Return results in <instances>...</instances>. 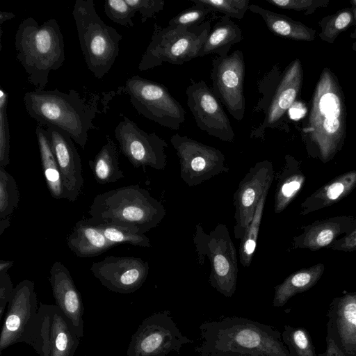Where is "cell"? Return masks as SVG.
I'll list each match as a JSON object with an SVG mask.
<instances>
[{"label":"cell","instance_id":"obj_30","mask_svg":"<svg viewBox=\"0 0 356 356\" xmlns=\"http://www.w3.org/2000/svg\"><path fill=\"white\" fill-rule=\"evenodd\" d=\"M335 309L334 319L342 347L350 348L351 353H356V292L348 293L337 298L332 302ZM350 350L349 352H350Z\"/></svg>","mask_w":356,"mask_h":356},{"label":"cell","instance_id":"obj_45","mask_svg":"<svg viewBox=\"0 0 356 356\" xmlns=\"http://www.w3.org/2000/svg\"><path fill=\"white\" fill-rule=\"evenodd\" d=\"M199 356H254L249 354H241L229 351H209V350H195Z\"/></svg>","mask_w":356,"mask_h":356},{"label":"cell","instance_id":"obj_44","mask_svg":"<svg viewBox=\"0 0 356 356\" xmlns=\"http://www.w3.org/2000/svg\"><path fill=\"white\" fill-rule=\"evenodd\" d=\"M329 249L341 252L356 251V227L346 235L337 239Z\"/></svg>","mask_w":356,"mask_h":356},{"label":"cell","instance_id":"obj_22","mask_svg":"<svg viewBox=\"0 0 356 356\" xmlns=\"http://www.w3.org/2000/svg\"><path fill=\"white\" fill-rule=\"evenodd\" d=\"M49 282L56 305L72 322L79 337H83L84 305L68 269L60 261L51 267Z\"/></svg>","mask_w":356,"mask_h":356},{"label":"cell","instance_id":"obj_12","mask_svg":"<svg viewBox=\"0 0 356 356\" xmlns=\"http://www.w3.org/2000/svg\"><path fill=\"white\" fill-rule=\"evenodd\" d=\"M192 343L193 340L180 332L170 312L164 310L141 322L131 337L127 356H164Z\"/></svg>","mask_w":356,"mask_h":356},{"label":"cell","instance_id":"obj_49","mask_svg":"<svg viewBox=\"0 0 356 356\" xmlns=\"http://www.w3.org/2000/svg\"><path fill=\"white\" fill-rule=\"evenodd\" d=\"M351 10H352L353 17H354V22L355 24V28L354 31H353V33H351L350 38L355 39L356 38V7H353L351 8Z\"/></svg>","mask_w":356,"mask_h":356},{"label":"cell","instance_id":"obj_34","mask_svg":"<svg viewBox=\"0 0 356 356\" xmlns=\"http://www.w3.org/2000/svg\"><path fill=\"white\" fill-rule=\"evenodd\" d=\"M98 226L105 237L114 245L130 244L141 248H151L149 238L135 227L116 224H100Z\"/></svg>","mask_w":356,"mask_h":356},{"label":"cell","instance_id":"obj_3","mask_svg":"<svg viewBox=\"0 0 356 356\" xmlns=\"http://www.w3.org/2000/svg\"><path fill=\"white\" fill-rule=\"evenodd\" d=\"M24 103L28 114L38 123L54 127L67 134L85 149L88 131L98 129L93 124L95 105H89L74 89L67 93L58 88L33 90L24 94Z\"/></svg>","mask_w":356,"mask_h":356},{"label":"cell","instance_id":"obj_13","mask_svg":"<svg viewBox=\"0 0 356 356\" xmlns=\"http://www.w3.org/2000/svg\"><path fill=\"white\" fill-rule=\"evenodd\" d=\"M170 140L179 158L180 177L188 186L228 172L225 156L218 149L179 134L172 135Z\"/></svg>","mask_w":356,"mask_h":356},{"label":"cell","instance_id":"obj_23","mask_svg":"<svg viewBox=\"0 0 356 356\" xmlns=\"http://www.w3.org/2000/svg\"><path fill=\"white\" fill-rule=\"evenodd\" d=\"M356 188V170L339 175L309 195L300 204V216H306L337 203Z\"/></svg>","mask_w":356,"mask_h":356},{"label":"cell","instance_id":"obj_46","mask_svg":"<svg viewBox=\"0 0 356 356\" xmlns=\"http://www.w3.org/2000/svg\"><path fill=\"white\" fill-rule=\"evenodd\" d=\"M320 356H345V355L341 350H339L334 341L330 338L326 352L324 354L320 355Z\"/></svg>","mask_w":356,"mask_h":356},{"label":"cell","instance_id":"obj_43","mask_svg":"<svg viewBox=\"0 0 356 356\" xmlns=\"http://www.w3.org/2000/svg\"><path fill=\"white\" fill-rule=\"evenodd\" d=\"M13 289V284L8 273H0V319L3 318Z\"/></svg>","mask_w":356,"mask_h":356},{"label":"cell","instance_id":"obj_2","mask_svg":"<svg viewBox=\"0 0 356 356\" xmlns=\"http://www.w3.org/2000/svg\"><path fill=\"white\" fill-rule=\"evenodd\" d=\"M346 108L338 79L330 69L322 71L316 83L307 132L323 163L330 161L343 145Z\"/></svg>","mask_w":356,"mask_h":356},{"label":"cell","instance_id":"obj_14","mask_svg":"<svg viewBox=\"0 0 356 356\" xmlns=\"http://www.w3.org/2000/svg\"><path fill=\"white\" fill-rule=\"evenodd\" d=\"M121 152L135 168L149 166L162 170L166 166L167 142L156 133L148 134L126 116L115 129Z\"/></svg>","mask_w":356,"mask_h":356},{"label":"cell","instance_id":"obj_42","mask_svg":"<svg viewBox=\"0 0 356 356\" xmlns=\"http://www.w3.org/2000/svg\"><path fill=\"white\" fill-rule=\"evenodd\" d=\"M126 2L140 13L142 23L161 11L165 4L163 0H126Z\"/></svg>","mask_w":356,"mask_h":356},{"label":"cell","instance_id":"obj_39","mask_svg":"<svg viewBox=\"0 0 356 356\" xmlns=\"http://www.w3.org/2000/svg\"><path fill=\"white\" fill-rule=\"evenodd\" d=\"M104 12L114 23L126 27H133L132 18L136 12L126 0H108L104 2Z\"/></svg>","mask_w":356,"mask_h":356},{"label":"cell","instance_id":"obj_29","mask_svg":"<svg viewBox=\"0 0 356 356\" xmlns=\"http://www.w3.org/2000/svg\"><path fill=\"white\" fill-rule=\"evenodd\" d=\"M41 164L48 190L54 199H67L61 173L54 154L47 131L35 129Z\"/></svg>","mask_w":356,"mask_h":356},{"label":"cell","instance_id":"obj_4","mask_svg":"<svg viewBox=\"0 0 356 356\" xmlns=\"http://www.w3.org/2000/svg\"><path fill=\"white\" fill-rule=\"evenodd\" d=\"M17 59L35 90H43L51 71L65 61L63 35L58 22L51 18L41 25L31 17L24 19L15 33Z\"/></svg>","mask_w":356,"mask_h":356},{"label":"cell","instance_id":"obj_16","mask_svg":"<svg viewBox=\"0 0 356 356\" xmlns=\"http://www.w3.org/2000/svg\"><path fill=\"white\" fill-rule=\"evenodd\" d=\"M191 81L186 90L187 105L197 127L222 141H234L231 122L212 89L202 80Z\"/></svg>","mask_w":356,"mask_h":356},{"label":"cell","instance_id":"obj_7","mask_svg":"<svg viewBox=\"0 0 356 356\" xmlns=\"http://www.w3.org/2000/svg\"><path fill=\"white\" fill-rule=\"evenodd\" d=\"M72 15L86 65L95 78L101 79L119 55L122 35L102 19L93 0H76Z\"/></svg>","mask_w":356,"mask_h":356},{"label":"cell","instance_id":"obj_36","mask_svg":"<svg viewBox=\"0 0 356 356\" xmlns=\"http://www.w3.org/2000/svg\"><path fill=\"white\" fill-rule=\"evenodd\" d=\"M205 6L210 11L221 13L229 18L241 19L250 6L249 0H190Z\"/></svg>","mask_w":356,"mask_h":356},{"label":"cell","instance_id":"obj_9","mask_svg":"<svg viewBox=\"0 0 356 356\" xmlns=\"http://www.w3.org/2000/svg\"><path fill=\"white\" fill-rule=\"evenodd\" d=\"M34 282L24 280L14 287L0 334V353L25 343L40 355L42 351L40 317Z\"/></svg>","mask_w":356,"mask_h":356},{"label":"cell","instance_id":"obj_1","mask_svg":"<svg viewBox=\"0 0 356 356\" xmlns=\"http://www.w3.org/2000/svg\"><path fill=\"white\" fill-rule=\"evenodd\" d=\"M195 350L229 351L254 356H290L281 334L271 326L238 316L202 323Z\"/></svg>","mask_w":356,"mask_h":356},{"label":"cell","instance_id":"obj_17","mask_svg":"<svg viewBox=\"0 0 356 356\" xmlns=\"http://www.w3.org/2000/svg\"><path fill=\"white\" fill-rule=\"evenodd\" d=\"M274 170L270 161L256 163L240 181L234 193V237L241 239L251 222L261 197L268 193L274 179Z\"/></svg>","mask_w":356,"mask_h":356},{"label":"cell","instance_id":"obj_47","mask_svg":"<svg viewBox=\"0 0 356 356\" xmlns=\"http://www.w3.org/2000/svg\"><path fill=\"white\" fill-rule=\"evenodd\" d=\"M13 261L0 260V273H8V270L13 266Z\"/></svg>","mask_w":356,"mask_h":356},{"label":"cell","instance_id":"obj_6","mask_svg":"<svg viewBox=\"0 0 356 356\" xmlns=\"http://www.w3.org/2000/svg\"><path fill=\"white\" fill-rule=\"evenodd\" d=\"M302 80L301 61L296 58L283 72L275 65L258 81L261 97L252 111L263 113V119L252 127L250 138L264 141L267 129L282 128L286 113L300 93Z\"/></svg>","mask_w":356,"mask_h":356},{"label":"cell","instance_id":"obj_35","mask_svg":"<svg viewBox=\"0 0 356 356\" xmlns=\"http://www.w3.org/2000/svg\"><path fill=\"white\" fill-rule=\"evenodd\" d=\"M354 23L351 8H343L334 14L326 16L318 22L321 31L318 36L321 40L333 44L338 35Z\"/></svg>","mask_w":356,"mask_h":356},{"label":"cell","instance_id":"obj_5","mask_svg":"<svg viewBox=\"0 0 356 356\" xmlns=\"http://www.w3.org/2000/svg\"><path fill=\"white\" fill-rule=\"evenodd\" d=\"M92 225L116 224L137 228L145 234L159 225L166 211L161 202L139 185L122 186L97 195L90 207Z\"/></svg>","mask_w":356,"mask_h":356},{"label":"cell","instance_id":"obj_38","mask_svg":"<svg viewBox=\"0 0 356 356\" xmlns=\"http://www.w3.org/2000/svg\"><path fill=\"white\" fill-rule=\"evenodd\" d=\"M8 93L0 89V167L5 168L10 163V131L8 121L7 106Z\"/></svg>","mask_w":356,"mask_h":356},{"label":"cell","instance_id":"obj_21","mask_svg":"<svg viewBox=\"0 0 356 356\" xmlns=\"http://www.w3.org/2000/svg\"><path fill=\"white\" fill-rule=\"evenodd\" d=\"M356 227V217L337 216L316 220L301 227L302 232L293 238L291 248L317 251L329 247Z\"/></svg>","mask_w":356,"mask_h":356},{"label":"cell","instance_id":"obj_28","mask_svg":"<svg viewBox=\"0 0 356 356\" xmlns=\"http://www.w3.org/2000/svg\"><path fill=\"white\" fill-rule=\"evenodd\" d=\"M243 40L241 28L231 18L225 15L211 29L198 57L216 54L219 57H226L231 47Z\"/></svg>","mask_w":356,"mask_h":356},{"label":"cell","instance_id":"obj_20","mask_svg":"<svg viewBox=\"0 0 356 356\" xmlns=\"http://www.w3.org/2000/svg\"><path fill=\"white\" fill-rule=\"evenodd\" d=\"M46 130L61 173L67 200L74 202L81 193L84 182L81 157L68 134L51 126L47 127Z\"/></svg>","mask_w":356,"mask_h":356},{"label":"cell","instance_id":"obj_19","mask_svg":"<svg viewBox=\"0 0 356 356\" xmlns=\"http://www.w3.org/2000/svg\"><path fill=\"white\" fill-rule=\"evenodd\" d=\"M42 351L39 356H74L80 338L72 322L56 305L40 303Z\"/></svg>","mask_w":356,"mask_h":356},{"label":"cell","instance_id":"obj_37","mask_svg":"<svg viewBox=\"0 0 356 356\" xmlns=\"http://www.w3.org/2000/svg\"><path fill=\"white\" fill-rule=\"evenodd\" d=\"M282 340L289 346L290 356H314L307 334L302 328L286 325Z\"/></svg>","mask_w":356,"mask_h":356},{"label":"cell","instance_id":"obj_8","mask_svg":"<svg viewBox=\"0 0 356 356\" xmlns=\"http://www.w3.org/2000/svg\"><path fill=\"white\" fill-rule=\"evenodd\" d=\"M211 30V20L190 27H163L155 22L151 41L142 56L138 70L145 71L163 63L182 65L198 57Z\"/></svg>","mask_w":356,"mask_h":356},{"label":"cell","instance_id":"obj_15","mask_svg":"<svg viewBox=\"0 0 356 356\" xmlns=\"http://www.w3.org/2000/svg\"><path fill=\"white\" fill-rule=\"evenodd\" d=\"M210 76L217 98L235 120L241 121L245 110L243 51L237 49L226 57L213 58Z\"/></svg>","mask_w":356,"mask_h":356},{"label":"cell","instance_id":"obj_40","mask_svg":"<svg viewBox=\"0 0 356 356\" xmlns=\"http://www.w3.org/2000/svg\"><path fill=\"white\" fill-rule=\"evenodd\" d=\"M210 12V10L205 6L195 4L193 6L181 11L172 17L168 22V25L181 27L200 25L204 22V19Z\"/></svg>","mask_w":356,"mask_h":356},{"label":"cell","instance_id":"obj_33","mask_svg":"<svg viewBox=\"0 0 356 356\" xmlns=\"http://www.w3.org/2000/svg\"><path fill=\"white\" fill-rule=\"evenodd\" d=\"M267 194H264L260 199L253 218L241 241L239 261L244 267L250 266L254 257Z\"/></svg>","mask_w":356,"mask_h":356},{"label":"cell","instance_id":"obj_18","mask_svg":"<svg viewBox=\"0 0 356 356\" xmlns=\"http://www.w3.org/2000/svg\"><path fill=\"white\" fill-rule=\"evenodd\" d=\"M149 266L147 261L135 257L108 256L90 267L93 275L109 291L131 293L145 282Z\"/></svg>","mask_w":356,"mask_h":356},{"label":"cell","instance_id":"obj_31","mask_svg":"<svg viewBox=\"0 0 356 356\" xmlns=\"http://www.w3.org/2000/svg\"><path fill=\"white\" fill-rule=\"evenodd\" d=\"M117 145L107 135L106 143L94 159L88 161V165L98 184L114 183L124 177L123 171L119 167Z\"/></svg>","mask_w":356,"mask_h":356},{"label":"cell","instance_id":"obj_26","mask_svg":"<svg viewBox=\"0 0 356 356\" xmlns=\"http://www.w3.org/2000/svg\"><path fill=\"white\" fill-rule=\"evenodd\" d=\"M248 10L260 15L268 30L275 35L306 42L315 39L316 30L288 16L273 12L256 4L250 5Z\"/></svg>","mask_w":356,"mask_h":356},{"label":"cell","instance_id":"obj_11","mask_svg":"<svg viewBox=\"0 0 356 356\" xmlns=\"http://www.w3.org/2000/svg\"><path fill=\"white\" fill-rule=\"evenodd\" d=\"M122 89L133 107L145 118L172 130H178L184 122L185 109L163 84L134 75Z\"/></svg>","mask_w":356,"mask_h":356},{"label":"cell","instance_id":"obj_24","mask_svg":"<svg viewBox=\"0 0 356 356\" xmlns=\"http://www.w3.org/2000/svg\"><path fill=\"white\" fill-rule=\"evenodd\" d=\"M70 250L79 258L98 256L114 246L101 229L86 219L76 222L67 238Z\"/></svg>","mask_w":356,"mask_h":356},{"label":"cell","instance_id":"obj_25","mask_svg":"<svg viewBox=\"0 0 356 356\" xmlns=\"http://www.w3.org/2000/svg\"><path fill=\"white\" fill-rule=\"evenodd\" d=\"M277 178L274 212L280 213L300 193L306 181V176L301 170L300 163L293 156L286 155L284 165Z\"/></svg>","mask_w":356,"mask_h":356},{"label":"cell","instance_id":"obj_48","mask_svg":"<svg viewBox=\"0 0 356 356\" xmlns=\"http://www.w3.org/2000/svg\"><path fill=\"white\" fill-rule=\"evenodd\" d=\"M15 17V15L10 12L0 11V24L1 25L5 21Z\"/></svg>","mask_w":356,"mask_h":356},{"label":"cell","instance_id":"obj_10","mask_svg":"<svg viewBox=\"0 0 356 356\" xmlns=\"http://www.w3.org/2000/svg\"><path fill=\"white\" fill-rule=\"evenodd\" d=\"M193 243L199 259L207 256L209 259L211 286L224 296L231 298L236 289L238 261L226 225L218 224L207 234L200 224H197Z\"/></svg>","mask_w":356,"mask_h":356},{"label":"cell","instance_id":"obj_51","mask_svg":"<svg viewBox=\"0 0 356 356\" xmlns=\"http://www.w3.org/2000/svg\"><path fill=\"white\" fill-rule=\"evenodd\" d=\"M352 49L356 51V41L355 42H353V46H352Z\"/></svg>","mask_w":356,"mask_h":356},{"label":"cell","instance_id":"obj_27","mask_svg":"<svg viewBox=\"0 0 356 356\" xmlns=\"http://www.w3.org/2000/svg\"><path fill=\"white\" fill-rule=\"evenodd\" d=\"M324 270L325 265L319 263L290 274L275 287L273 305L275 307H282L297 293L312 288L322 277Z\"/></svg>","mask_w":356,"mask_h":356},{"label":"cell","instance_id":"obj_50","mask_svg":"<svg viewBox=\"0 0 356 356\" xmlns=\"http://www.w3.org/2000/svg\"><path fill=\"white\" fill-rule=\"evenodd\" d=\"M350 3L353 6V7H356V0H351L350 1Z\"/></svg>","mask_w":356,"mask_h":356},{"label":"cell","instance_id":"obj_41","mask_svg":"<svg viewBox=\"0 0 356 356\" xmlns=\"http://www.w3.org/2000/svg\"><path fill=\"white\" fill-rule=\"evenodd\" d=\"M268 3L281 9L304 12L310 15L318 8L328 6L330 0H265Z\"/></svg>","mask_w":356,"mask_h":356},{"label":"cell","instance_id":"obj_32","mask_svg":"<svg viewBox=\"0 0 356 356\" xmlns=\"http://www.w3.org/2000/svg\"><path fill=\"white\" fill-rule=\"evenodd\" d=\"M19 200L15 179L5 168L0 167V236L10 226L11 216L18 207Z\"/></svg>","mask_w":356,"mask_h":356}]
</instances>
